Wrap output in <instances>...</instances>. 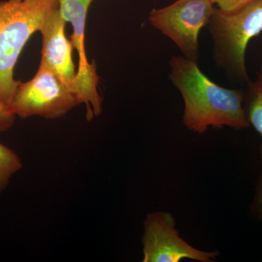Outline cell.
Segmentation results:
<instances>
[{
    "label": "cell",
    "mask_w": 262,
    "mask_h": 262,
    "mask_svg": "<svg viewBox=\"0 0 262 262\" xmlns=\"http://www.w3.org/2000/svg\"><path fill=\"white\" fill-rule=\"evenodd\" d=\"M169 64V79L184 100L182 121L188 130L203 134L209 127L239 130L251 125L244 91L219 85L202 72L198 62L184 56L172 57Z\"/></svg>",
    "instance_id": "1"
},
{
    "label": "cell",
    "mask_w": 262,
    "mask_h": 262,
    "mask_svg": "<svg viewBox=\"0 0 262 262\" xmlns=\"http://www.w3.org/2000/svg\"><path fill=\"white\" fill-rule=\"evenodd\" d=\"M58 0L0 2V101L10 108L20 81L14 79L20 52L53 10Z\"/></svg>",
    "instance_id": "2"
},
{
    "label": "cell",
    "mask_w": 262,
    "mask_h": 262,
    "mask_svg": "<svg viewBox=\"0 0 262 262\" xmlns=\"http://www.w3.org/2000/svg\"><path fill=\"white\" fill-rule=\"evenodd\" d=\"M207 26L217 66L232 80L247 84L246 52L250 41L262 32V0H254L232 13L215 8Z\"/></svg>",
    "instance_id": "3"
},
{
    "label": "cell",
    "mask_w": 262,
    "mask_h": 262,
    "mask_svg": "<svg viewBox=\"0 0 262 262\" xmlns=\"http://www.w3.org/2000/svg\"><path fill=\"white\" fill-rule=\"evenodd\" d=\"M77 105L75 95L41 60L37 74L32 80L19 84L10 108L15 117L21 119L38 116L56 120Z\"/></svg>",
    "instance_id": "4"
},
{
    "label": "cell",
    "mask_w": 262,
    "mask_h": 262,
    "mask_svg": "<svg viewBox=\"0 0 262 262\" xmlns=\"http://www.w3.org/2000/svg\"><path fill=\"white\" fill-rule=\"evenodd\" d=\"M215 9L212 0H177L151 10L149 20L177 45L185 58L198 62L200 32L208 25Z\"/></svg>",
    "instance_id": "5"
},
{
    "label": "cell",
    "mask_w": 262,
    "mask_h": 262,
    "mask_svg": "<svg viewBox=\"0 0 262 262\" xmlns=\"http://www.w3.org/2000/svg\"><path fill=\"white\" fill-rule=\"evenodd\" d=\"M175 218L167 211L148 213L144 222L143 262L215 261L220 252L193 247L179 235Z\"/></svg>",
    "instance_id": "6"
},
{
    "label": "cell",
    "mask_w": 262,
    "mask_h": 262,
    "mask_svg": "<svg viewBox=\"0 0 262 262\" xmlns=\"http://www.w3.org/2000/svg\"><path fill=\"white\" fill-rule=\"evenodd\" d=\"M66 24L67 21L62 18L59 8L53 10L43 22L39 31L42 36L41 60L46 62L77 100L79 82L72 61L74 47L72 42L66 37Z\"/></svg>",
    "instance_id": "7"
},
{
    "label": "cell",
    "mask_w": 262,
    "mask_h": 262,
    "mask_svg": "<svg viewBox=\"0 0 262 262\" xmlns=\"http://www.w3.org/2000/svg\"><path fill=\"white\" fill-rule=\"evenodd\" d=\"M244 108L250 125L259 134L262 140V65L256 80L250 81L247 84L245 91ZM261 155L262 160V142ZM250 213L255 220L262 223V170L256 182Z\"/></svg>",
    "instance_id": "8"
},
{
    "label": "cell",
    "mask_w": 262,
    "mask_h": 262,
    "mask_svg": "<svg viewBox=\"0 0 262 262\" xmlns=\"http://www.w3.org/2000/svg\"><path fill=\"white\" fill-rule=\"evenodd\" d=\"M23 168L16 152L0 142V195L9 186L12 178Z\"/></svg>",
    "instance_id": "9"
},
{
    "label": "cell",
    "mask_w": 262,
    "mask_h": 262,
    "mask_svg": "<svg viewBox=\"0 0 262 262\" xmlns=\"http://www.w3.org/2000/svg\"><path fill=\"white\" fill-rule=\"evenodd\" d=\"M254 0H212L217 8L226 13H232L243 9Z\"/></svg>",
    "instance_id": "10"
},
{
    "label": "cell",
    "mask_w": 262,
    "mask_h": 262,
    "mask_svg": "<svg viewBox=\"0 0 262 262\" xmlns=\"http://www.w3.org/2000/svg\"><path fill=\"white\" fill-rule=\"evenodd\" d=\"M15 117L10 108L0 101V133L11 128L15 123Z\"/></svg>",
    "instance_id": "11"
}]
</instances>
